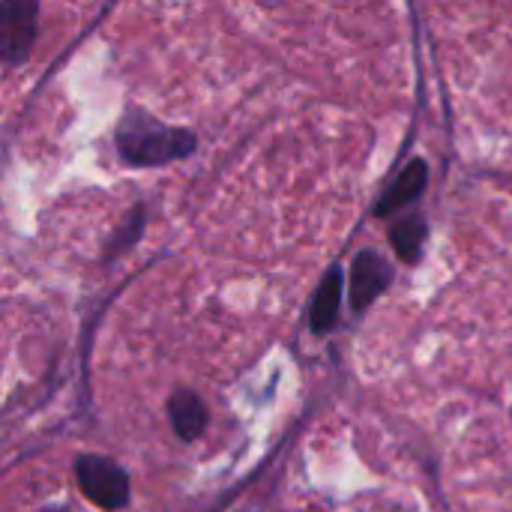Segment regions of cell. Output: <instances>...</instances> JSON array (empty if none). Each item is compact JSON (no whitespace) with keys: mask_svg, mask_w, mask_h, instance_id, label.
<instances>
[{"mask_svg":"<svg viewBox=\"0 0 512 512\" xmlns=\"http://www.w3.org/2000/svg\"><path fill=\"white\" fill-rule=\"evenodd\" d=\"M168 417H171V426L174 432L183 438V441H195L204 435L207 423H210V414H207V405L198 393L192 390H177L171 399H168Z\"/></svg>","mask_w":512,"mask_h":512,"instance_id":"cell-6","label":"cell"},{"mask_svg":"<svg viewBox=\"0 0 512 512\" xmlns=\"http://www.w3.org/2000/svg\"><path fill=\"white\" fill-rule=\"evenodd\" d=\"M390 282H393L390 261L375 249H363L351 267V306H354V312L369 309L387 291Z\"/></svg>","mask_w":512,"mask_h":512,"instance_id":"cell-4","label":"cell"},{"mask_svg":"<svg viewBox=\"0 0 512 512\" xmlns=\"http://www.w3.org/2000/svg\"><path fill=\"white\" fill-rule=\"evenodd\" d=\"M39 21V0H3L0 12V54L3 66L15 69L27 60Z\"/></svg>","mask_w":512,"mask_h":512,"instance_id":"cell-3","label":"cell"},{"mask_svg":"<svg viewBox=\"0 0 512 512\" xmlns=\"http://www.w3.org/2000/svg\"><path fill=\"white\" fill-rule=\"evenodd\" d=\"M75 477L84 498L99 510L114 512L129 504V477L117 462L105 456H81L75 462Z\"/></svg>","mask_w":512,"mask_h":512,"instance_id":"cell-2","label":"cell"},{"mask_svg":"<svg viewBox=\"0 0 512 512\" xmlns=\"http://www.w3.org/2000/svg\"><path fill=\"white\" fill-rule=\"evenodd\" d=\"M195 135L186 129L162 126L156 117L144 111H129L117 126V153L123 162L150 168V165H168L192 156Z\"/></svg>","mask_w":512,"mask_h":512,"instance_id":"cell-1","label":"cell"},{"mask_svg":"<svg viewBox=\"0 0 512 512\" xmlns=\"http://www.w3.org/2000/svg\"><path fill=\"white\" fill-rule=\"evenodd\" d=\"M42 512H60V510H42Z\"/></svg>","mask_w":512,"mask_h":512,"instance_id":"cell-9","label":"cell"},{"mask_svg":"<svg viewBox=\"0 0 512 512\" xmlns=\"http://www.w3.org/2000/svg\"><path fill=\"white\" fill-rule=\"evenodd\" d=\"M426 234H429V225L423 216H402L393 228H390V243L396 249V255L408 264H414L423 252V243H426Z\"/></svg>","mask_w":512,"mask_h":512,"instance_id":"cell-8","label":"cell"},{"mask_svg":"<svg viewBox=\"0 0 512 512\" xmlns=\"http://www.w3.org/2000/svg\"><path fill=\"white\" fill-rule=\"evenodd\" d=\"M426 180H429L426 162H423V159H414V162L390 183V189L384 192V198H381L378 207H375V216H396V213H402L411 201L420 198V192L426 189Z\"/></svg>","mask_w":512,"mask_h":512,"instance_id":"cell-5","label":"cell"},{"mask_svg":"<svg viewBox=\"0 0 512 512\" xmlns=\"http://www.w3.org/2000/svg\"><path fill=\"white\" fill-rule=\"evenodd\" d=\"M339 300H342V270L333 267V270H327V276L321 279L318 294H315V303H312V318H309L312 333L324 336V333H330V330L336 327Z\"/></svg>","mask_w":512,"mask_h":512,"instance_id":"cell-7","label":"cell"}]
</instances>
